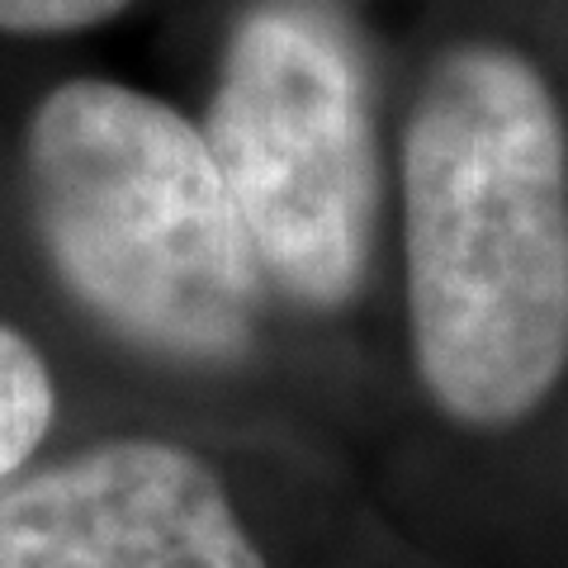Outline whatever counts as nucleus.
I'll return each instance as SVG.
<instances>
[{
  "label": "nucleus",
  "mask_w": 568,
  "mask_h": 568,
  "mask_svg": "<svg viewBox=\"0 0 568 568\" xmlns=\"http://www.w3.org/2000/svg\"><path fill=\"white\" fill-rule=\"evenodd\" d=\"M407 327L450 422L511 426L568 365V129L540 67L459 43L403 129Z\"/></svg>",
  "instance_id": "nucleus-1"
},
{
  "label": "nucleus",
  "mask_w": 568,
  "mask_h": 568,
  "mask_svg": "<svg viewBox=\"0 0 568 568\" xmlns=\"http://www.w3.org/2000/svg\"><path fill=\"white\" fill-rule=\"evenodd\" d=\"M33 227L110 332L190 365L242 361L265 271L204 133L119 81H67L29 119Z\"/></svg>",
  "instance_id": "nucleus-2"
},
{
  "label": "nucleus",
  "mask_w": 568,
  "mask_h": 568,
  "mask_svg": "<svg viewBox=\"0 0 568 568\" xmlns=\"http://www.w3.org/2000/svg\"><path fill=\"white\" fill-rule=\"evenodd\" d=\"M204 142L265 280L294 304L342 308L369 271L379 152L369 71L323 0H261L233 29Z\"/></svg>",
  "instance_id": "nucleus-3"
},
{
  "label": "nucleus",
  "mask_w": 568,
  "mask_h": 568,
  "mask_svg": "<svg viewBox=\"0 0 568 568\" xmlns=\"http://www.w3.org/2000/svg\"><path fill=\"white\" fill-rule=\"evenodd\" d=\"M0 568H265L223 478L152 436L0 478Z\"/></svg>",
  "instance_id": "nucleus-4"
},
{
  "label": "nucleus",
  "mask_w": 568,
  "mask_h": 568,
  "mask_svg": "<svg viewBox=\"0 0 568 568\" xmlns=\"http://www.w3.org/2000/svg\"><path fill=\"white\" fill-rule=\"evenodd\" d=\"M52 413H58V394L43 355L0 323V478L29 465V455L43 446Z\"/></svg>",
  "instance_id": "nucleus-5"
},
{
  "label": "nucleus",
  "mask_w": 568,
  "mask_h": 568,
  "mask_svg": "<svg viewBox=\"0 0 568 568\" xmlns=\"http://www.w3.org/2000/svg\"><path fill=\"white\" fill-rule=\"evenodd\" d=\"M129 0H0V29L10 33H71L104 24Z\"/></svg>",
  "instance_id": "nucleus-6"
}]
</instances>
